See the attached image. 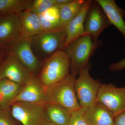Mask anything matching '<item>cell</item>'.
Returning a JSON list of instances; mask_svg holds the SVG:
<instances>
[{
  "label": "cell",
  "instance_id": "cell-1",
  "mask_svg": "<svg viewBox=\"0 0 125 125\" xmlns=\"http://www.w3.org/2000/svg\"><path fill=\"white\" fill-rule=\"evenodd\" d=\"M70 61L64 50L55 52L45 59L37 78L45 87L62 80L69 74Z\"/></svg>",
  "mask_w": 125,
  "mask_h": 125
},
{
  "label": "cell",
  "instance_id": "cell-2",
  "mask_svg": "<svg viewBox=\"0 0 125 125\" xmlns=\"http://www.w3.org/2000/svg\"><path fill=\"white\" fill-rule=\"evenodd\" d=\"M77 76L71 73L62 80L45 87L47 102L60 105L72 112L79 109L75 89Z\"/></svg>",
  "mask_w": 125,
  "mask_h": 125
},
{
  "label": "cell",
  "instance_id": "cell-3",
  "mask_svg": "<svg viewBox=\"0 0 125 125\" xmlns=\"http://www.w3.org/2000/svg\"><path fill=\"white\" fill-rule=\"evenodd\" d=\"M89 35L82 36L64 49L70 61L71 73L78 75L81 70L89 66L90 57L97 46Z\"/></svg>",
  "mask_w": 125,
  "mask_h": 125
},
{
  "label": "cell",
  "instance_id": "cell-4",
  "mask_svg": "<svg viewBox=\"0 0 125 125\" xmlns=\"http://www.w3.org/2000/svg\"><path fill=\"white\" fill-rule=\"evenodd\" d=\"M66 37L65 28L42 31L31 39L34 52L47 58L57 51L63 50Z\"/></svg>",
  "mask_w": 125,
  "mask_h": 125
},
{
  "label": "cell",
  "instance_id": "cell-5",
  "mask_svg": "<svg viewBox=\"0 0 125 125\" xmlns=\"http://www.w3.org/2000/svg\"><path fill=\"white\" fill-rule=\"evenodd\" d=\"M75 83V89L81 107L87 108L97 102L101 84L90 76L89 66L80 71Z\"/></svg>",
  "mask_w": 125,
  "mask_h": 125
},
{
  "label": "cell",
  "instance_id": "cell-6",
  "mask_svg": "<svg viewBox=\"0 0 125 125\" xmlns=\"http://www.w3.org/2000/svg\"><path fill=\"white\" fill-rule=\"evenodd\" d=\"M45 104L14 102L10 105V113L16 120L22 125H43L45 121Z\"/></svg>",
  "mask_w": 125,
  "mask_h": 125
},
{
  "label": "cell",
  "instance_id": "cell-7",
  "mask_svg": "<svg viewBox=\"0 0 125 125\" xmlns=\"http://www.w3.org/2000/svg\"><path fill=\"white\" fill-rule=\"evenodd\" d=\"M97 102L107 108L115 117L125 111V87H117L111 83L101 84Z\"/></svg>",
  "mask_w": 125,
  "mask_h": 125
},
{
  "label": "cell",
  "instance_id": "cell-8",
  "mask_svg": "<svg viewBox=\"0 0 125 125\" xmlns=\"http://www.w3.org/2000/svg\"><path fill=\"white\" fill-rule=\"evenodd\" d=\"M9 52L31 73L35 74L38 70L40 62L33 50L31 39L20 37L9 47Z\"/></svg>",
  "mask_w": 125,
  "mask_h": 125
},
{
  "label": "cell",
  "instance_id": "cell-9",
  "mask_svg": "<svg viewBox=\"0 0 125 125\" xmlns=\"http://www.w3.org/2000/svg\"><path fill=\"white\" fill-rule=\"evenodd\" d=\"M32 74L9 52L0 64V80L8 79L23 86Z\"/></svg>",
  "mask_w": 125,
  "mask_h": 125
},
{
  "label": "cell",
  "instance_id": "cell-10",
  "mask_svg": "<svg viewBox=\"0 0 125 125\" xmlns=\"http://www.w3.org/2000/svg\"><path fill=\"white\" fill-rule=\"evenodd\" d=\"M111 25L108 18L96 0L92 1L86 15L84 28L85 33L97 42L103 31Z\"/></svg>",
  "mask_w": 125,
  "mask_h": 125
},
{
  "label": "cell",
  "instance_id": "cell-11",
  "mask_svg": "<svg viewBox=\"0 0 125 125\" xmlns=\"http://www.w3.org/2000/svg\"><path fill=\"white\" fill-rule=\"evenodd\" d=\"M20 18L18 13L1 14L0 43L8 47L20 37Z\"/></svg>",
  "mask_w": 125,
  "mask_h": 125
},
{
  "label": "cell",
  "instance_id": "cell-12",
  "mask_svg": "<svg viewBox=\"0 0 125 125\" xmlns=\"http://www.w3.org/2000/svg\"><path fill=\"white\" fill-rule=\"evenodd\" d=\"M17 102L39 104L47 102L45 87L40 83L36 75H32L30 79L23 86L13 103Z\"/></svg>",
  "mask_w": 125,
  "mask_h": 125
},
{
  "label": "cell",
  "instance_id": "cell-13",
  "mask_svg": "<svg viewBox=\"0 0 125 125\" xmlns=\"http://www.w3.org/2000/svg\"><path fill=\"white\" fill-rule=\"evenodd\" d=\"M92 1L91 0H85L78 14L65 27L66 37L63 50L79 38L86 35L84 30V22Z\"/></svg>",
  "mask_w": 125,
  "mask_h": 125
},
{
  "label": "cell",
  "instance_id": "cell-14",
  "mask_svg": "<svg viewBox=\"0 0 125 125\" xmlns=\"http://www.w3.org/2000/svg\"><path fill=\"white\" fill-rule=\"evenodd\" d=\"M83 117L89 125H114L113 114L98 102L85 108Z\"/></svg>",
  "mask_w": 125,
  "mask_h": 125
},
{
  "label": "cell",
  "instance_id": "cell-15",
  "mask_svg": "<svg viewBox=\"0 0 125 125\" xmlns=\"http://www.w3.org/2000/svg\"><path fill=\"white\" fill-rule=\"evenodd\" d=\"M106 14L111 25H114L125 38V10L117 4L114 0H96Z\"/></svg>",
  "mask_w": 125,
  "mask_h": 125
},
{
  "label": "cell",
  "instance_id": "cell-16",
  "mask_svg": "<svg viewBox=\"0 0 125 125\" xmlns=\"http://www.w3.org/2000/svg\"><path fill=\"white\" fill-rule=\"evenodd\" d=\"M20 37L31 39L42 32L38 14L26 10L19 13Z\"/></svg>",
  "mask_w": 125,
  "mask_h": 125
},
{
  "label": "cell",
  "instance_id": "cell-17",
  "mask_svg": "<svg viewBox=\"0 0 125 125\" xmlns=\"http://www.w3.org/2000/svg\"><path fill=\"white\" fill-rule=\"evenodd\" d=\"M72 112L60 105L47 102L44 106L45 121L56 125H68Z\"/></svg>",
  "mask_w": 125,
  "mask_h": 125
},
{
  "label": "cell",
  "instance_id": "cell-18",
  "mask_svg": "<svg viewBox=\"0 0 125 125\" xmlns=\"http://www.w3.org/2000/svg\"><path fill=\"white\" fill-rule=\"evenodd\" d=\"M22 87L8 79L0 80V107L10 108Z\"/></svg>",
  "mask_w": 125,
  "mask_h": 125
},
{
  "label": "cell",
  "instance_id": "cell-19",
  "mask_svg": "<svg viewBox=\"0 0 125 125\" xmlns=\"http://www.w3.org/2000/svg\"><path fill=\"white\" fill-rule=\"evenodd\" d=\"M85 0H71L64 4L58 5L60 14V29H64L78 14Z\"/></svg>",
  "mask_w": 125,
  "mask_h": 125
},
{
  "label": "cell",
  "instance_id": "cell-20",
  "mask_svg": "<svg viewBox=\"0 0 125 125\" xmlns=\"http://www.w3.org/2000/svg\"><path fill=\"white\" fill-rule=\"evenodd\" d=\"M38 15L43 31L60 29V10L57 5L51 7Z\"/></svg>",
  "mask_w": 125,
  "mask_h": 125
},
{
  "label": "cell",
  "instance_id": "cell-21",
  "mask_svg": "<svg viewBox=\"0 0 125 125\" xmlns=\"http://www.w3.org/2000/svg\"><path fill=\"white\" fill-rule=\"evenodd\" d=\"M31 0H0V12L1 13H19L29 9Z\"/></svg>",
  "mask_w": 125,
  "mask_h": 125
},
{
  "label": "cell",
  "instance_id": "cell-22",
  "mask_svg": "<svg viewBox=\"0 0 125 125\" xmlns=\"http://www.w3.org/2000/svg\"><path fill=\"white\" fill-rule=\"evenodd\" d=\"M57 5L56 0H34L27 10L37 14L43 13L46 10L54 6Z\"/></svg>",
  "mask_w": 125,
  "mask_h": 125
},
{
  "label": "cell",
  "instance_id": "cell-23",
  "mask_svg": "<svg viewBox=\"0 0 125 125\" xmlns=\"http://www.w3.org/2000/svg\"><path fill=\"white\" fill-rule=\"evenodd\" d=\"M85 109L80 107L79 109L72 112L68 125H89L83 117Z\"/></svg>",
  "mask_w": 125,
  "mask_h": 125
},
{
  "label": "cell",
  "instance_id": "cell-24",
  "mask_svg": "<svg viewBox=\"0 0 125 125\" xmlns=\"http://www.w3.org/2000/svg\"><path fill=\"white\" fill-rule=\"evenodd\" d=\"M0 125H19L12 116L9 108L0 107Z\"/></svg>",
  "mask_w": 125,
  "mask_h": 125
},
{
  "label": "cell",
  "instance_id": "cell-25",
  "mask_svg": "<svg viewBox=\"0 0 125 125\" xmlns=\"http://www.w3.org/2000/svg\"><path fill=\"white\" fill-rule=\"evenodd\" d=\"M125 69V58L118 62L112 63L109 67V70L113 71H120Z\"/></svg>",
  "mask_w": 125,
  "mask_h": 125
},
{
  "label": "cell",
  "instance_id": "cell-26",
  "mask_svg": "<svg viewBox=\"0 0 125 125\" xmlns=\"http://www.w3.org/2000/svg\"><path fill=\"white\" fill-rule=\"evenodd\" d=\"M114 125H125V111L115 117Z\"/></svg>",
  "mask_w": 125,
  "mask_h": 125
},
{
  "label": "cell",
  "instance_id": "cell-27",
  "mask_svg": "<svg viewBox=\"0 0 125 125\" xmlns=\"http://www.w3.org/2000/svg\"><path fill=\"white\" fill-rule=\"evenodd\" d=\"M9 48L7 46L0 43V62L9 52Z\"/></svg>",
  "mask_w": 125,
  "mask_h": 125
},
{
  "label": "cell",
  "instance_id": "cell-28",
  "mask_svg": "<svg viewBox=\"0 0 125 125\" xmlns=\"http://www.w3.org/2000/svg\"><path fill=\"white\" fill-rule=\"evenodd\" d=\"M71 0H56V1L57 5H60L68 3Z\"/></svg>",
  "mask_w": 125,
  "mask_h": 125
},
{
  "label": "cell",
  "instance_id": "cell-29",
  "mask_svg": "<svg viewBox=\"0 0 125 125\" xmlns=\"http://www.w3.org/2000/svg\"><path fill=\"white\" fill-rule=\"evenodd\" d=\"M43 125H56L54 124H52L49 122H47L45 121L44 123L43 124Z\"/></svg>",
  "mask_w": 125,
  "mask_h": 125
},
{
  "label": "cell",
  "instance_id": "cell-30",
  "mask_svg": "<svg viewBox=\"0 0 125 125\" xmlns=\"http://www.w3.org/2000/svg\"><path fill=\"white\" fill-rule=\"evenodd\" d=\"M1 13L0 12V15L1 14Z\"/></svg>",
  "mask_w": 125,
  "mask_h": 125
}]
</instances>
